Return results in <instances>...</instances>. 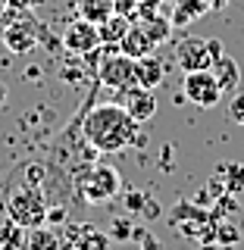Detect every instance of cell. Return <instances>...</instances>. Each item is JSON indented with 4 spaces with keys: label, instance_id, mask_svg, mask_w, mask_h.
I'll return each instance as SVG.
<instances>
[{
    "label": "cell",
    "instance_id": "obj_21",
    "mask_svg": "<svg viewBox=\"0 0 244 250\" xmlns=\"http://www.w3.org/2000/svg\"><path fill=\"white\" fill-rule=\"evenodd\" d=\"M6 3H13L16 10H28V6H35L38 0H6Z\"/></svg>",
    "mask_w": 244,
    "mask_h": 250
},
{
    "label": "cell",
    "instance_id": "obj_6",
    "mask_svg": "<svg viewBox=\"0 0 244 250\" xmlns=\"http://www.w3.org/2000/svg\"><path fill=\"white\" fill-rule=\"evenodd\" d=\"M222 97L225 94H222V88H219L213 69L185 72V78H182V100H188V104H194L200 109H213V106H219Z\"/></svg>",
    "mask_w": 244,
    "mask_h": 250
},
{
    "label": "cell",
    "instance_id": "obj_23",
    "mask_svg": "<svg viewBox=\"0 0 244 250\" xmlns=\"http://www.w3.org/2000/svg\"><path fill=\"white\" fill-rule=\"evenodd\" d=\"M6 6H10V3H6V0H0V16H3V10H6Z\"/></svg>",
    "mask_w": 244,
    "mask_h": 250
},
{
    "label": "cell",
    "instance_id": "obj_9",
    "mask_svg": "<svg viewBox=\"0 0 244 250\" xmlns=\"http://www.w3.org/2000/svg\"><path fill=\"white\" fill-rule=\"evenodd\" d=\"M119 104L125 106V113H129L138 125L151 122L154 116H156V97H154V91L141 88V84H132V88L119 91Z\"/></svg>",
    "mask_w": 244,
    "mask_h": 250
},
{
    "label": "cell",
    "instance_id": "obj_10",
    "mask_svg": "<svg viewBox=\"0 0 244 250\" xmlns=\"http://www.w3.org/2000/svg\"><path fill=\"white\" fill-rule=\"evenodd\" d=\"M166 78V62H163L156 53H147V57H138L135 60V84L147 91H156Z\"/></svg>",
    "mask_w": 244,
    "mask_h": 250
},
{
    "label": "cell",
    "instance_id": "obj_8",
    "mask_svg": "<svg viewBox=\"0 0 244 250\" xmlns=\"http://www.w3.org/2000/svg\"><path fill=\"white\" fill-rule=\"evenodd\" d=\"M176 62L182 72H198V69H213V57H210L207 38H185L176 47Z\"/></svg>",
    "mask_w": 244,
    "mask_h": 250
},
{
    "label": "cell",
    "instance_id": "obj_18",
    "mask_svg": "<svg viewBox=\"0 0 244 250\" xmlns=\"http://www.w3.org/2000/svg\"><path fill=\"white\" fill-rule=\"evenodd\" d=\"M75 247L78 250H107L110 247V241H107V234H100V231H94V229H78L75 234Z\"/></svg>",
    "mask_w": 244,
    "mask_h": 250
},
{
    "label": "cell",
    "instance_id": "obj_11",
    "mask_svg": "<svg viewBox=\"0 0 244 250\" xmlns=\"http://www.w3.org/2000/svg\"><path fill=\"white\" fill-rule=\"evenodd\" d=\"M119 50L129 53L132 60H138V57H147V53H154V50H156V41L144 31V25H141V22H132V28L125 31V38L119 41Z\"/></svg>",
    "mask_w": 244,
    "mask_h": 250
},
{
    "label": "cell",
    "instance_id": "obj_13",
    "mask_svg": "<svg viewBox=\"0 0 244 250\" xmlns=\"http://www.w3.org/2000/svg\"><path fill=\"white\" fill-rule=\"evenodd\" d=\"M132 28V19H125V16H119V13H113L110 19H104L97 25V31H100V44H107V47H119V41L125 38V31Z\"/></svg>",
    "mask_w": 244,
    "mask_h": 250
},
{
    "label": "cell",
    "instance_id": "obj_2",
    "mask_svg": "<svg viewBox=\"0 0 244 250\" xmlns=\"http://www.w3.org/2000/svg\"><path fill=\"white\" fill-rule=\"evenodd\" d=\"M6 213L19 229H35L47 225V203L38 185H19L6 200Z\"/></svg>",
    "mask_w": 244,
    "mask_h": 250
},
{
    "label": "cell",
    "instance_id": "obj_19",
    "mask_svg": "<svg viewBox=\"0 0 244 250\" xmlns=\"http://www.w3.org/2000/svg\"><path fill=\"white\" fill-rule=\"evenodd\" d=\"M229 119L244 128V91H235L229 97Z\"/></svg>",
    "mask_w": 244,
    "mask_h": 250
},
{
    "label": "cell",
    "instance_id": "obj_5",
    "mask_svg": "<svg viewBox=\"0 0 244 250\" xmlns=\"http://www.w3.org/2000/svg\"><path fill=\"white\" fill-rule=\"evenodd\" d=\"M41 38H44V28L28 10H19V16L3 28V44H6L10 53H16V57H25V53L38 50Z\"/></svg>",
    "mask_w": 244,
    "mask_h": 250
},
{
    "label": "cell",
    "instance_id": "obj_12",
    "mask_svg": "<svg viewBox=\"0 0 244 250\" xmlns=\"http://www.w3.org/2000/svg\"><path fill=\"white\" fill-rule=\"evenodd\" d=\"M213 75H216V82H219V88H222V94H235L238 91V82H241V69H238V62H235L232 57H219L213 62Z\"/></svg>",
    "mask_w": 244,
    "mask_h": 250
},
{
    "label": "cell",
    "instance_id": "obj_22",
    "mask_svg": "<svg viewBox=\"0 0 244 250\" xmlns=\"http://www.w3.org/2000/svg\"><path fill=\"white\" fill-rule=\"evenodd\" d=\"M3 104H6V88L0 84V106H3Z\"/></svg>",
    "mask_w": 244,
    "mask_h": 250
},
{
    "label": "cell",
    "instance_id": "obj_1",
    "mask_svg": "<svg viewBox=\"0 0 244 250\" xmlns=\"http://www.w3.org/2000/svg\"><path fill=\"white\" fill-rule=\"evenodd\" d=\"M85 144L94 147V153H119L129 150L138 141V122L125 113V106L116 104H97L85 116L82 125Z\"/></svg>",
    "mask_w": 244,
    "mask_h": 250
},
{
    "label": "cell",
    "instance_id": "obj_20",
    "mask_svg": "<svg viewBox=\"0 0 244 250\" xmlns=\"http://www.w3.org/2000/svg\"><path fill=\"white\" fill-rule=\"evenodd\" d=\"M207 47H210V57H213V62H216L219 57H222V50H225L219 38H207Z\"/></svg>",
    "mask_w": 244,
    "mask_h": 250
},
{
    "label": "cell",
    "instance_id": "obj_15",
    "mask_svg": "<svg viewBox=\"0 0 244 250\" xmlns=\"http://www.w3.org/2000/svg\"><path fill=\"white\" fill-rule=\"evenodd\" d=\"M75 6H78V16L94 22V25H100L104 19L116 13V0H75Z\"/></svg>",
    "mask_w": 244,
    "mask_h": 250
},
{
    "label": "cell",
    "instance_id": "obj_14",
    "mask_svg": "<svg viewBox=\"0 0 244 250\" xmlns=\"http://www.w3.org/2000/svg\"><path fill=\"white\" fill-rule=\"evenodd\" d=\"M138 22L144 25L147 35L156 41V47L169 41V35H172V19H166V16H160V13H154V10H147V13H141Z\"/></svg>",
    "mask_w": 244,
    "mask_h": 250
},
{
    "label": "cell",
    "instance_id": "obj_16",
    "mask_svg": "<svg viewBox=\"0 0 244 250\" xmlns=\"http://www.w3.org/2000/svg\"><path fill=\"white\" fill-rule=\"evenodd\" d=\"M25 250H60V238L50 225H35L28 231V241H25Z\"/></svg>",
    "mask_w": 244,
    "mask_h": 250
},
{
    "label": "cell",
    "instance_id": "obj_17",
    "mask_svg": "<svg viewBox=\"0 0 244 250\" xmlns=\"http://www.w3.org/2000/svg\"><path fill=\"white\" fill-rule=\"evenodd\" d=\"M207 0H182L178 3V10H176V16H172V25H185L188 19H198V16H203L207 13Z\"/></svg>",
    "mask_w": 244,
    "mask_h": 250
},
{
    "label": "cell",
    "instance_id": "obj_3",
    "mask_svg": "<svg viewBox=\"0 0 244 250\" xmlns=\"http://www.w3.org/2000/svg\"><path fill=\"white\" fill-rule=\"evenodd\" d=\"M97 78L110 91L132 88V84H135V60H132L129 53H122L119 47L100 44V50H97Z\"/></svg>",
    "mask_w": 244,
    "mask_h": 250
},
{
    "label": "cell",
    "instance_id": "obj_7",
    "mask_svg": "<svg viewBox=\"0 0 244 250\" xmlns=\"http://www.w3.org/2000/svg\"><path fill=\"white\" fill-rule=\"evenodd\" d=\"M63 47H66L72 57H94V53L100 50V31L94 22L88 19H72L63 31Z\"/></svg>",
    "mask_w": 244,
    "mask_h": 250
},
{
    "label": "cell",
    "instance_id": "obj_4",
    "mask_svg": "<svg viewBox=\"0 0 244 250\" xmlns=\"http://www.w3.org/2000/svg\"><path fill=\"white\" fill-rule=\"evenodd\" d=\"M119 191H122V175L113 166H107V163L91 166L78 178V194H82V200L91 203V207H104V203H110Z\"/></svg>",
    "mask_w": 244,
    "mask_h": 250
}]
</instances>
